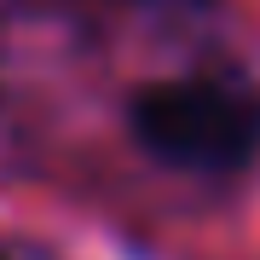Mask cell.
I'll use <instances>...</instances> for the list:
<instances>
[{"label": "cell", "mask_w": 260, "mask_h": 260, "mask_svg": "<svg viewBox=\"0 0 260 260\" xmlns=\"http://www.w3.org/2000/svg\"><path fill=\"white\" fill-rule=\"evenodd\" d=\"M133 133L150 156L191 174H232L260 150V93L220 75L156 81L133 99Z\"/></svg>", "instance_id": "1"}, {"label": "cell", "mask_w": 260, "mask_h": 260, "mask_svg": "<svg viewBox=\"0 0 260 260\" xmlns=\"http://www.w3.org/2000/svg\"><path fill=\"white\" fill-rule=\"evenodd\" d=\"M0 260H12V254H6V249H0Z\"/></svg>", "instance_id": "2"}]
</instances>
